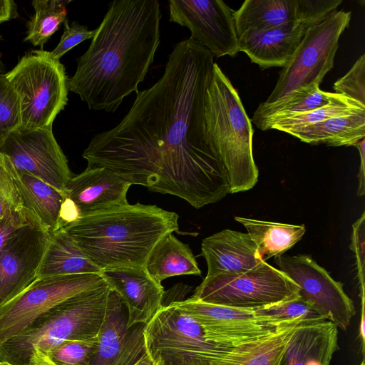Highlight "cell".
I'll use <instances>...</instances> for the list:
<instances>
[{"instance_id":"cell-1","label":"cell","mask_w":365,"mask_h":365,"mask_svg":"<svg viewBox=\"0 0 365 365\" xmlns=\"http://www.w3.org/2000/svg\"><path fill=\"white\" fill-rule=\"evenodd\" d=\"M213 58L189 39L178 43L163 76L136 93L115 127L91 139L82 155L87 168H106L131 185L175 195L197 209L230 194L225 170L206 131Z\"/></svg>"},{"instance_id":"cell-2","label":"cell","mask_w":365,"mask_h":365,"mask_svg":"<svg viewBox=\"0 0 365 365\" xmlns=\"http://www.w3.org/2000/svg\"><path fill=\"white\" fill-rule=\"evenodd\" d=\"M157 0H115L96 29L87 51L77 58L68 90L88 108L114 112L125 97L138 92L160 43Z\"/></svg>"},{"instance_id":"cell-3","label":"cell","mask_w":365,"mask_h":365,"mask_svg":"<svg viewBox=\"0 0 365 365\" xmlns=\"http://www.w3.org/2000/svg\"><path fill=\"white\" fill-rule=\"evenodd\" d=\"M178 218L157 205L128 203L81 217L62 229L101 270L145 267L157 243L178 231Z\"/></svg>"},{"instance_id":"cell-4","label":"cell","mask_w":365,"mask_h":365,"mask_svg":"<svg viewBox=\"0 0 365 365\" xmlns=\"http://www.w3.org/2000/svg\"><path fill=\"white\" fill-rule=\"evenodd\" d=\"M210 143L225 170L230 193L245 192L257 182L252 154L253 128L238 92L215 63L205 103Z\"/></svg>"},{"instance_id":"cell-5","label":"cell","mask_w":365,"mask_h":365,"mask_svg":"<svg viewBox=\"0 0 365 365\" xmlns=\"http://www.w3.org/2000/svg\"><path fill=\"white\" fill-rule=\"evenodd\" d=\"M110 291L106 284L67 299L41 314L20 335L0 344V361L29 365L35 354H46L66 341L97 336L106 317Z\"/></svg>"},{"instance_id":"cell-6","label":"cell","mask_w":365,"mask_h":365,"mask_svg":"<svg viewBox=\"0 0 365 365\" xmlns=\"http://www.w3.org/2000/svg\"><path fill=\"white\" fill-rule=\"evenodd\" d=\"M6 77L19 97V130L29 132L52 125L68 102V77L60 60L49 51L33 50Z\"/></svg>"},{"instance_id":"cell-7","label":"cell","mask_w":365,"mask_h":365,"mask_svg":"<svg viewBox=\"0 0 365 365\" xmlns=\"http://www.w3.org/2000/svg\"><path fill=\"white\" fill-rule=\"evenodd\" d=\"M144 338L155 365H210L231 347L207 340L197 322L173 303L145 324Z\"/></svg>"},{"instance_id":"cell-8","label":"cell","mask_w":365,"mask_h":365,"mask_svg":"<svg viewBox=\"0 0 365 365\" xmlns=\"http://www.w3.org/2000/svg\"><path fill=\"white\" fill-rule=\"evenodd\" d=\"M299 287L266 262L241 273L205 277L190 298L233 308L255 310L299 297Z\"/></svg>"},{"instance_id":"cell-9","label":"cell","mask_w":365,"mask_h":365,"mask_svg":"<svg viewBox=\"0 0 365 365\" xmlns=\"http://www.w3.org/2000/svg\"><path fill=\"white\" fill-rule=\"evenodd\" d=\"M351 17V11L335 10L308 29L264 103H273L301 87L320 85L334 67L339 38Z\"/></svg>"},{"instance_id":"cell-10","label":"cell","mask_w":365,"mask_h":365,"mask_svg":"<svg viewBox=\"0 0 365 365\" xmlns=\"http://www.w3.org/2000/svg\"><path fill=\"white\" fill-rule=\"evenodd\" d=\"M107 284L101 274L38 277L0 307V344L20 335L41 314L80 293Z\"/></svg>"},{"instance_id":"cell-11","label":"cell","mask_w":365,"mask_h":365,"mask_svg":"<svg viewBox=\"0 0 365 365\" xmlns=\"http://www.w3.org/2000/svg\"><path fill=\"white\" fill-rule=\"evenodd\" d=\"M279 269L299 287V296L326 320L346 331L356 314L352 300L343 284L309 255H280L275 257Z\"/></svg>"},{"instance_id":"cell-12","label":"cell","mask_w":365,"mask_h":365,"mask_svg":"<svg viewBox=\"0 0 365 365\" xmlns=\"http://www.w3.org/2000/svg\"><path fill=\"white\" fill-rule=\"evenodd\" d=\"M169 20L191 32L190 41L213 57L234 56L239 51L233 11L221 0H170Z\"/></svg>"},{"instance_id":"cell-13","label":"cell","mask_w":365,"mask_h":365,"mask_svg":"<svg viewBox=\"0 0 365 365\" xmlns=\"http://www.w3.org/2000/svg\"><path fill=\"white\" fill-rule=\"evenodd\" d=\"M16 170L36 177L61 192L73 178L68 160L52 125L29 132H13L0 148Z\"/></svg>"},{"instance_id":"cell-14","label":"cell","mask_w":365,"mask_h":365,"mask_svg":"<svg viewBox=\"0 0 365 365\" xmlns=\"http://www.w3.org/2000/svg\"><path fill=\"white\" fill-rule=\"evenodd\" d=\"M201 327L210 341L237 346L274 332L279 327L297 322H278L255 310L204 303L191 299L172 302Z\"/></svg>"},{"instance_id":"cell-15","label":"cell","mask_w":365,"mask_h":365,"mask_svg":"<svg viewBox=\"0 0 365 365\" xmlns=\"http://www.w3.org/2000/svg\"><path fill=\"white\" fill-rule=\"evenodd\" d=\"M50 233L28 223L20 227L0 252V307L38 278Z\"/></svg>"},{"instance_id":"cell-16","label":"cell","mask_w":365,"mask_h":365,"mask_svg":"<svg viewBox=\"0 0 365 365\" xmlns=\"http://www.w3.org/2000/svg\"><path fill=\"white\" fill-rule=\"evenodd\" d=\"M130 185L106 168H86L73 176L65 188L61 228L86 215L128 204Z\"/></svg>"},{"instance_id":"cell-17","label":"cell","mask_w":365,"mask_h":365,"mask_svg":"<svg viewBox=\"0 0 365 365\" xmlns=\"http://www.w3.org/2000/svg\"><path fill=\"white\" fill-rule=\"evenodd\" d=\"M341 0H246L233 11L237 36L293 21L312 26L336 10Z\"/></svg>"},{"instance_id":"cell-18","label":"cell","mask_w":365,"mask_h":365,"mask_svg":"<svg viewBox=\"0 0 365 365\" xmlns=\"http://www.w3.org/2000/svg\"><path fill=\"white\" fill-rule=\"evenodd\" d=\"M127 320V311L121 298L110 289L106 317L89 365H135L147 354L145 324L128 328Z\"/></svg>"},{"instance_id":"cell-19","label":"cell","mask_w":365,"mask_h":365,"mask_svg":"<svg viewBox=\"0 0 365 365\" xmlns=\"http://www.w3.org/2000/svg\"><path fill=\"white\" fill-rule=\"evenodd\" d=\"M101 275L121 298L127 311L128 328L146 324L163 307L164 288L145 267H115L102 269Z\"/></svg>"},{"instance_id":"cell-20","label":"cell","mask_w":365,"mask_h":365,"mask_svg":"<svg viewBox=\"0 0 365 365\" xmlns=\"http://www.w3.org/2000/svg\"><path fill=\"white\" fill-rule=\"evenodd\" d=\"M312 25L293 21L260 31L238 35L240 51L245 53L261 68L284 67Z\"/></svg>"},{"instance_id":"cell-21","label":"cell","mask_w":365,"mask_h":365,"mask_svg":"<svg viewBox=\"0 0 365 365\" xmlns=\"http://www.w3.org/2000/svg\"><path fill=\"white\" fill-rule=\"evenodd\" d=\"M201 255L207 265L205 277L245 272L264 262L247 233L229 229L203 239Z\"/></svg>"},{"instance_id":"cell-22","label":"cell","mask_w":365,"mask_h":365,"mask_svg":"<svg viewBox=\"0 0 365 365\" xmlns=\"http://www.w3.org/2000/svg\"><path fill=\"white\" fill-rule=\"evenodd\" d=\"M339 349L338 327L329 320L298 326L279 365H329Z\"/></svg>"},{"instance_id":"cell-23","label":"cell","mask_w":365,"mask_h":365,"mask_svg":"<svg viewBox=\"0 0 365 365\" xmlns=\"http://www.w3.org/2000/svg\"><path fill=\"white\" fill-rule=\"evenodd\" d=\"M14 173L29 222L48 233L61 229L63 193L41 180L15 168Z\"/></svg>"},{"instance_id":"cell-24","label":"cell","mask_w":365,"mask_h":365,"mask_svg":"<svg viewBox=\"0 0 365 365\" xmlns=\"http://www.w3.org/2000/svg\"><path fill=\"white\" fill-rule=\"evenodd\" d=\"M312 321L314 320L291 322L279 327L270 334L231 346L212 360L210 365H279L297 327Z\"/></svg>"},{"instance_id":"cell-25","label":"cell","mask_w":365,"mask_h":365,"mask_svg":"<svg viewBox=\"0 0 365 365\" xmlns=\"http://www.w3.org/2000/svg\"><path fill=\"white\" fill-rule=\"evenodd\" d=\"M101 271L62 228L50 233L38 272V278L77 274H101Z\"/></svg>"},{"instance_id":"cell-26","label":"cell","mask_w":365,"mask_h":365,"mask_svg":"<svg viewBox=\"0 0 365 365\" xmlns=\"http://www.w3.org/2000/svg\"><path fill=\"white\" fill-rule=\"evenodd\" d=\"M288 133L311 145H354L365 138V109L330 118Z\"/></svg>"},{"instance_id":"cell-27","label":"cell","mask_w":365,"mask_h":365,"mask_svg":"<svg viewBox=\"0 0 365 365\" xmlns=\"http://www.w3.org/2000/svg\"><path fill=\"white\" fill-rule=\"evenodd\" d=\"M145 268L157 282L179 275H200L195 257L187 244L169 234L160 240L150 252Z\"/></svg>"},{"instance_id":"cell-28","label":"cell","mask_w":365,"mask_h":365,"mask_svg":"<svg viewBox=\"0 0 365 365\" xmlns=\"http://www.w3.org/2000/svg\"><path fill=\"white\" fill-rule=\"evenodd\" d=\"M235 219L246 228L264 262L272 257L282 255L302 238L306 231L304 225H289L242 217H235Z\"/></svg>"},{"instance_id":"cell-29","label":"cell","mask_w":365,"mask_h":365,"mask_svg":"<svg viewBox=\"0 0 365 365\" xmlns=\"http://www.w3.org/2000/svg\"><path fill=\"white\" fill-rule=\"evenodd\" d=\"M339 96L322 91L319 84L312 83L296 89L273 103H261L251 120L259 128L269 120L323 107Z\"/></svg>"},{"instance_id":"cell-30","label":"cell","mask_w":365,"mask_h":365,"mask_svg":"<svg viewBox=\"0 0 365 365\" xmlns=\"http://www.w3.org/2000/svg\"><path fill=\"white\" fill-rule=\"evenodd\" d=\"M365 109V105L346 96L340 95L329 104L307 112L294 114L267 121L258 128L275 129L288 133L320 121Z\"/></svg>"},{"instance_id":"cell-31","label":"cell","mask_w":365,"mask_h":365,"mask_svg":"<svg viewBox=\"0 0 365 365\" xmlns=\"http://www.w3.org/2000/svg\"><path fill=\"white\" fill-rule=\"evenodd\" d=\"M69 1L34 0L32 1L34 15L27 23L25 41L34 46H43L67 19L66 5Z\"/></svg>"},{"instance_id":"cell-32","label":"cell","mask_w":365,"mask_h":365,"mask_svg":"<svg viewBox=\"0 0 365 365\" xmlns=\"http://www.w3.org/2000/svg\"><path fill=\"white\" fill-rule=\"evenodd\" d=\"M21 126L19 97L6 75L0 76V148Z\"/></svg>"},{"instance_id":"cell-33","label":"cell","mask_w":365,"mask_h":365,"mask_svg":"<svg viewBox=\"0 0 365 365\" xmlns=\"http://www.w3.org/2000/svg\"><path fill=\"white\" fill-rule=\"evenodd\" d=\"M97 343V336L83 340L66 341L45 355L56 365H89Z\"/></svg>"},{"instance_id":"cell-34","label":"cell","mask_w":365,"mask_h":365,"mask_svg":"<svg viewBox=\"0 0 365 365\" xmlns=\"http://www.w3.org/2000/svg\"><path fill=\"white\" fill-rule=\"evenodd\" d=\"M255 311L260 316L269 317L282 323L297 320H326L300 297Z\"/></svg>"},{"instance_id":"cell-35","label":"cell","mask_w":365,"mask_h":365,"mask_svg":"<svg viewBox=\"0 0 365 365\" xmlns=\"http://www.w3.org/2000/svg\"><path fill=\"white\" fill-rule=\"evenodd\" d=\"M16 210L24 208L14 168L9 158L0 153V219Z\"/></svg>"},{"instance_id":"cell-36","label":"cell","mask_w":365,"mask_h":365,"mask_svg":"<svg viewBox=\"0 0 365 365\" xmlns=\"http://www.w3.org/2000/svg\"><path fill=\"white\" fill-rule=\"evenodd\" d=\"M335 93L346 96L365 105V54L333 85Z\"/></svg>"},{"instance_id":"cell-37","label":"cell","mask_w":365,"mask_h":365,"mask_svg":"<svg viewBox=\"0 0 365 365\" xmlns=\"http://www.w3.org/2000/svg\"><path fill=\"white\" fill-rule=\"evenodd\" d=\"M64 24L63 33L56 47L51 52L52 56L60 60V58L71 48L80 43L93 38L97 29L90 31L87 26L81 25L77 21L68 24V19Z\"/></svg>"},{"instance_id":"cell-38","label":"cell","mask_w":365,"mask_h":365,"mask_svg":"<svg viewBox=\"0 0 365 365\" xmlns=\"http://www.w3.org/2000/svg\"><path fill=\"white\" fill-rule=\"evenodd\" d=\"M365 213L352 225V235L350 248L356 259L357 272L361 290V306H364V236H365Z\"/></svg>"},{"instance_id":"cell-39","label":"cell","mask_w":365,"mask_h":365,"mask_svg":"<svg viewBox=\"0 0 365 365\" xmlns=\"http://www.w3.org/2000/svg\"><path fill=\"white\" fill-rule=\"evenodd\" d=\"M29 223L24 210H16L0 219V252L14 233Z\"/></svg>"},{"instance_id":"cell-40","label":"cell","mask_w":365,"mask_h":365,"mask_svg":"<svg viewBox=\"0 0 365 365\" xmlns=\"http://www.w3.org/2000/svg\"><path fill=\"white\" fill-rule=\"evenodd\" d=\"M354 146L358 149L360 155V166L358 173L359 185L357 189V195L363 196L365 194V138L356 142Z\"/></svg>"},{"instance_id":"cell-41","label":"cell","mask_w":365,"mask_h":365,"mask_svg":"<svg viewBox=\"0 0 365 365\" xmlns=\"http://www.w3.org/2000/svg\"><path fill=\"white\" fill-rule=\"evenodd\" d=\"M17 16V6L13 0H0V24Z\"/></svg>"},{"instance_id":"cell-42","label":"cell","mask_w":365,"mask_h":365,"mask_svg":"<svg viewBox=\"0 0 365 365\" xmlns=\"http://www.w3.org/2000/svg\"><path fill=\"white\" fill-rule=\"evenodd\" d=\"M29 365H56L46 355L35 354L31 359Z\"/></svg>"},{"instance_id":"cell-43","label":"cell","mask_w":365,"mask_h":365,"mask_svg":"<svg viewBox=\"0 0 365 365\" xmlns=\"http://www.w3.org/2000/svg\"><path fill=\"white\" fill-rule=\"evenodd\" d=\"M135 365H155L154 363L149 358L148 354L145 355L140 361Z\"/></svg>"},{"instance_id":"cell-44","label":"cell","mask_w":365,"mask_h":365,"mask_svg":"<svg viewBox=\"0 0 365 365\" xmlns=\"http://www.w3.org/2000/svg\"><path fill=\"white\" fill-rule=\"evenodd\" d=\"M2 40V36L0 34V43ZM7 73L6 71V67L1 60V53L0 51V76H4V75H6Z\"/></svg>"},{"instance_id":"cell-45","label":"cell","mask_w":365,"mask_h":365,"mask_svg":"<svg viewBox=\"0 0 365 365\" xmlns=\"http://www.w3.org/2000/svg\"><path fill=\"white\" fill-rule=\"evenodd\" d=\"M0 365H11L7 362L0 361Z\"/></svg>"},{"instance_id":"cell-46","label":"cell","mask_w":365,"mask_h":365,"mask_svg":"<svg viewBox=\"0 0 365 365\" xmlns=\"http://www.w3.org/2000/svg\"><path fill=\"white\" fill-rule=\"evenodd\" d=\"M360 365H365L364 364V360L363 359V361H361V363L360 364Z\"/></svg>"}]
</instances>
